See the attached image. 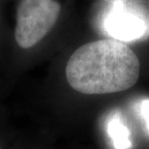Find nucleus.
<instances>
[{
	"instance_id": "f03ea898",
	"label": "nucleus",
	"mask_w": 149,
	"mask_h": 149,
	"mask_svg": "<svg viewBox=\"0 0 149 149\" xmlns=\"http://www.w3.org/2000/svg\"><path fill=\"white\" fill-rule=\"evenodd\" d=\"M62 12L59 0H19L15 39L19 47L31 49L52 30Z\"/></svg>"
},
{
	"instance_id": "f257e3e1",
	"label": "nucleus",
	"mask_w": 149,
	"mask_h": 149,
	"mask_svg": "<svg viewBox=\"0 0 149 149\" xmlns=\"http://www.w3.org/2000/svg\"><path fill=\"white\" fill-rule=\"evenodd\" d=\"M65 74L70 86L79 93H117L136 83L141 62L124 42L101 39L74 50L67 62Z\"/></svg>"
},
{
	"instance_id": "7ed1b4c3",
	"label": "nucleus",
	"mask_w": 149,
	"mask_h": 149,
	"mask_svg": "<svg viewBox=\"0 0 149 149\" xmlns=\"http://www.w3.org/2000/svg\"><path fill=\"white\" fill-rule=\"evenodd\" d=\"M114 9L106 19L109 34L118 41H132L141 38L146 32L143 19L131 10L124 8L123 2L114 3Z\"/></svg>"
},
{
	"instance_id": "20e7f679",
	"label": "nucleus",
	"mask_w": 149,
	"mask_h": 149,
	"mask_svg": "<svg viewBox=\"0 0 149 149\" xmlns=\"http://www.w3.org/2000/svg\"><path fill=\"white\" fill-rule=\"evenodd\" d=\"M109 133L116 149H128L131 147L129 131L117 116L113 117L109 122Z\"/></svg>"
},
{
	"instance_id": "39448f33",
	"label": "nucleus",
	"mask_w": 149,
	"mask_h": 149,
	"mask_svg": "<svg viewBox=\"0 0 149 149\" xmlns=\"http://www.w3.org/2000/svg\"><path fill=\"white\" fill-rule=\"evenodd\" d=\"M141 116L145 122L147 129L149 130V100H143L141 105Z\"/></svg>"
},
{
	"instance_id": "0eeeda50",
	"label": "nucleus",
	"mask_w": 149,
	"mask_h": 149,
	"mask_svg": "<svg viewBox=\"0 0 149 149\" xmlns=\"http://www.w3.org/2000/svg\"><path fill=\"white\" fill-rule=\"evenodd\" d=\"M0 19H1V16H0Z\"/></svg>"
},
{
	"instance_id": "423d86ee",
	"label": "nucleus",
	"mask_w": 149,
	"mask_h": 149,
	"mask_svg": "<svg viewBox=\"0 0 149 149\" xmlns=\"http://www.w3.org/2000/svg\"><path fill=\"white\" fill-rule=\"evenodd\" d=\"M104 1H106V2H109V3H112V4H114V3L124 2L125 0H104Z\"/></svg>"
}]
</instances>
